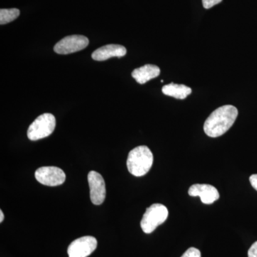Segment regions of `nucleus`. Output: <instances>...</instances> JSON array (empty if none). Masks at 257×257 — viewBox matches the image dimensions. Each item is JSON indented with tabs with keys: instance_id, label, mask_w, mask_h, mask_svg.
<instances>
[{
	"instance_id": "obj_1",
	"label": "nucleus",
	"mask_w": 257,
	"mask_h": 257,
	"mask_svg": "<svg viewBox=\"0 0 257 257\" xmlns=\"http://www.w3.org/2000/svg\"><path fill=\"white\" fill-rule=\"evenodd\" d=\"M238 110L232 105H224L213 111L206 120L204 131L210 138H218L226 133L234 124Z\"/></svg>"
},
{
	"instance_id": "obj_2",
	"label": "nucleus",
	"mask_w": 257,
	"mask_h": 257,
	"mask_svg": "<svg viewBox=\"0 0 257 257\" xmlns=\"http://www.w3.org/2000/svg\"><path fill=\"white\" fill-rule=\"evenodd\" d=\"M153 161V154L149 147L140 146L128 153L126 166L130 174L135 177H143L152 168Z\"/></svg>"
},
{
	"instance_id": "obj_3",
	"label": "nucleus",
	"mask_w": 257,
	"mask_h": 257,
	"mask_svg": "<svg viewBox=\"0 0 257 257\" xmlns=\"http://www.w3.org/2000/svg\"><path fill=\"white\" fill-rule=\"evenodd\" d=\"M168 215V209L165 205L161 204H152L147 208L140 224L144 232L146 234L153 232L157 226L167 220Z\"/></svg>"
},
{
	"instance_id": "obj_4",
	"label": "nucleus",
	"mask_w": 257,
	"mask_h": 257,
	"mask_svg": "<svg viewBox=\"0 0 257 257\" xmlns=\"http://www.w3.org/2000/svg\"><path fill=\"white\" fill-rule=\"evenodd\" d=\"M56 126V119L53 114L45 113L39 116L29 126L28 138L37 141L50 136Z\"/></svg>"
},
{
	"instance_id": "obj_5",
	"label": "nucleus",
	"mask_w": 257,
	"mask_h": 257,
	"mask_svg": "<svg viewBox=\"0 0 257 257\" xmlns=\"http://www.w3.org/2000/svg\"><path fill=\"white\" fill-rule=\"evenodd\" d=\"M87 37L83 35H71L61 40L56 44L54 50L60 55H69L85 49L89 45Z\"/></svg>"
},
{
	"instance_id": "obj_6",
	"label": "nucleus",
	"mask_w": 257,
	"mask_h": 257,
	"mask_svg": "<svg viewBox=\"0 0 257 257\" xmlns=\"http://www.w3.org/2000/svg\"><path fill=\"white\" fill-rule=\"evenodd\" d=\"M35 178L44 185L56 187L64 183L66 175L59 167H42L35 172Z\"/></svg>"
},
{
	"instance_id": "obj_7",
	"label": "nucleus",
	"mask_w": 257,
	"mask_h": 257,
	"mask_svg": "<svg viewBox=\"0 0 257 257\" xmlns=\"http://www.w3.org/2000/svg\"><path fill=\"white\" fill-rule=\"evenodd\" d=\"M97 241L94 236H85L74 240L69 245V257H87L96 249Z\"/></svg>"
},
{
	"instance_id": "obj_8",
	"label": "nucleus",
	"mask_w": 257,
	"mask_h": 257,
	"mask_svg": "<svg viewBox=\"0 0 257 257\" xmlns=\"http://www.w3.org/2000/svg\"><path fill=\"white\" fill-rule=\"evenodd\" d=\"M88 182L90 189V199L93 204L100 205L106 197L105 182L102 176L95 171L88 174Z\"/></svg>"
},
{
	"instance_id": "obj_9",
	"label": "nucleus",
	"mask_w": 257,
	"mask_h": 257,
	"mask_svg": "<svg viewBox=\"0 0 257 257\" xmlns=\"http://www.w3.org/2000/svg\"><path fill=\"white\" fill-rule=\"evenodd\" d=\"M188 194L191 197H199L205 204H211L219 198L217 189L210 184H196L191 186Z\"/></svg>"
},
{
	"instance_id": "obj_10",
	"label": "nucleus",
	"mask_w": 257,
	"mask_h": 257,
	"mask_svg": "<svg viewBox=\"0 0 257 257\" xmlns=\"http://www.w3.org/2000/svg\"><path fill=\"white\" fill-rule=\"evenodd\" d=\"M126 48L120 45H107L93 52L92 57L95 61H104L111 57H122L126 55Z\"/></svg>"
},
{
	"instance_id": "obj_11",
	"label": "nucleus",
	"mask_w": 257,
	"mask_h": 257,
	"mask_svg": "<svg viewBox=\"0 0 257 257\" xmlns=\"http://www.w3.org/2000/svg\"><path fill=\"white\" fill-rule=\"evenodd\" d=\"M160 69L154 64H145L143 67L135 69L132 76L139 84H144L152 79L159 77Z\"/></svg>"
},
{
	"instance_id": "obj_12",
	"label": "nucleus",
	"mask_w": 257,
	"mask_h": 257,
	"mask_svg": "<svg viewBox=\"0 0 257 257\" xmlns=\"http://www.w3.org/2000/svg\"><path fill=\"white\" fill-rule=\"evenodd\" d=\"M190 87L184 84H177L175 83L167 84L162 87V92L165 95L172 96L176 99H184L192 93Z\"/></svg>"
},
{
	"instance_id": "obj_13",
	"label": "nucleus",
	"mask_w": 257,
	"mask_h": 257,
	"mask_svg": "<svg viewBox=\"0 0 257 257\" xmlns=\"http://www.w3.org/2000/svg\"><path fill=\"white\" fill-rule=\"evenodd\" d=\"M20 11L16 8L13 9H1L0 10V24L6 25L14 21L20 16Z\"/></svg>"
},
{
	"instance_id": "obj_14",
	"label": "nucleus",
	"mask_w": 257,
	"mask_h": 257,
	"mask_svg": "<svg viewBox=\"0 0 257 257\" xmlns=\"http://www.w3.org/2000/svg\"><path fill=\"white\" fill-rule=\"evenodd\" d=\"M181 257H201V252L198 248L191 247L188 248Z\"/></svg>"
},
{
	"instance_id": "obj_15",
	"label": "nucleus",
	"mask_w": 257,
	"mask_h": 257,
	"mask_svg": "<svg viewBox=\"0 0 257 257\" xmlns=\"http://www.w3.org/2000/svg\"><path fill=\"white\" fill-rule=\"evenodd\" d=\"M222 0H202L203 7L205 9H210L215 5L219 4Z\"/></svg>"
},
{
	"instance_id": "obj_16",
	"label": "nucleus",
	"mask_w": 257,
	"mask_h": 257,
	"mask_svg": "<svg viewBox=\"0 0 257 257\" xmlns=\"http://www.w3.org/2000/svg\"><path fill=\"white\" fill-rule=\"evenodd\" d=\"M248 257H257V241L253 243L248 249Z\"/></svg>"
},
{
	"instance_id": "obj_17",
	"label": "nucleus",
	"mask_w": 257,
	"mask_h": 257,
	"mask_svg": "<svg viewBox=\"0 0 257 257\" xmlns=\"http://www.w3.org/2000/svg\"><path fill=\"white\" fill-rule=\"evenodd\" d=\"M249 181L253 188L257 191V175H251L249 177Z\"/></svg>"
},
{
	"instance_id": "obj_18",
	"label": "nucleus",
	"mask_w": 257,
	"mask_h": 257,
	"mask_svg": "<svg viewBox=\"0 0 257 257\" xmlns=\"http://www.w3.org/2000/svg\"><path fill=\"white\" fill-rule=\"evenodd\" d=\"M4 214H3V211L0 210V222H3V220H4Z\"/></svg>"
}]
</instances>
